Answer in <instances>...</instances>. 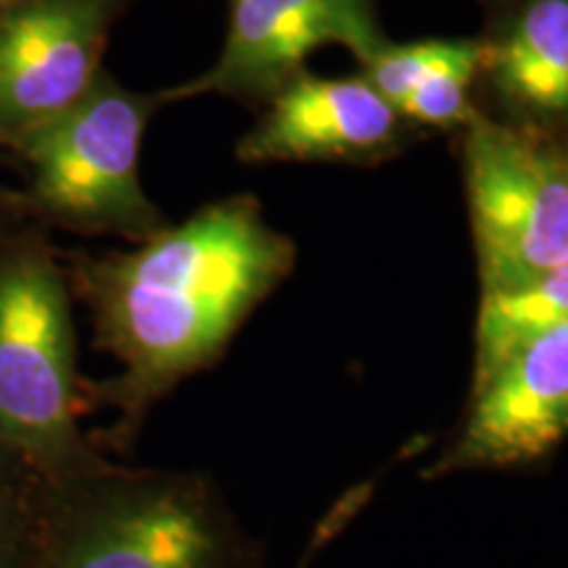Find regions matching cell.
Masks as SVG:
<instances>
[{
    "label": "cell",
    "mask_w": 568,
    "mask_h": 568,
    "mask_svg": "<svg viewBox=\"0 0 568 568\" xmlns=\"http://www.w3.org/2000/svg\"><path fill=\"white\" fill-rule=\"evenodd\" d=\"M297 247L253 195H232L163 226L138 251L77 272L98 339L122 364L105 387L122 429L184 376L213 364L247 316L293 272Z\"/></svg>",
    "instance_id": "obj_1"
},
{
    "label": "cell",
    "mask_w": 568,
    "mask_h": 568,
    "mask_svg": "<svg viewBox=\"0 0 568 568\" xmlns=\"http://www.w3.org/2000/svg\"><path fill=\"white\" fill-rule=\"evenodd\" d=\"M243 545L209 481L98 464L45 487L27 568H234Z\"/></svg>",
    "instance_id": "obj_2"
},
{
    "label": "cell",
    "mask_w": 568,
    "mask_h": 568,
    "mask_svg": "<svg viewBox=\"0 0 568 568\" xmlns=\"http://www.w3.org/2000/svg\"><path fill=\"white\" fill-rule=\"evenodd\" d=\"M69 293L42 251L0 261V458L42 487L101 464L77 429Z\"/></svg>",
    "instance_id": "obj_3"
},
{
    "label": "cell",
    "mask_w": 568,
    "mask_h": 568,
    "mask_svg": "<svg viewBox=\"0 0 568 568\" xmlns=\"http://www.w3.org/2000/svg\"><path fill=\"white\" fill-rule=\"evenodd\" d=\"M155 95L98 77L77 103L13 134L32 163L34 197L61 222L148 240L163 219L140 182V148Z\"/></svg>",
    "instance_id": "obj_4"
},
{
    "label": "cell",
    "mask_w": 568,
    "mask_h": 568,
    "mask_svg": "<svg viewBox=\"0 0 568 568\" xmlns=\"http://www.w3.org/2000/svg\"><path fill=\"white\" fill-rule=\"evenodd\" d=\"M481 293L568 261V142L477 113L460 130Z\"/></svg>",
    "instance_id": "obj_5"
},
{
    "label": "cell",
    "mask_w": 568,
    "mask_h": 568,
    "mask_svg": "<svg viewBox=\"0 0 568 568\" xmlns=\"http://www.w3.org/2000/svg\"><path fill=\"white\" fill-rule=\"evenodd\" d=\"M387 34L376 0H230V27L216 63L195 80L155 95L159 103H180L201 95L266 103L316 48L339 45L364 67Z\"/></svg>",
    "instance_id": "obj_6"
},
{
    "label": "cell",
    "mask_w": 568,
    "mask_h": 568,
    "mask_svg": "<svg viewBox=\"0 0 568 568\" xmlns=\"http://www.w3.org/2000/svg\"><path fill=\"white\" fill-rule=\"evenodd\" d=\"M414 130L364 74L318 77L303 69L264 103L234 155L264 163H382L408 145Z\"/></svg>",
    "instance_id": "obj_7"
},
{
    "label": "cell",
    "mask_w": 568,
    "mask_h": 568,
    "mask_svg": "<svg viewBox=\"0 0 568 568\" xmlns=\"http://www.w3.org/2000/svg\"><path fill=\"white\" fill-rule=\"evenodd\" d=\"M568 437V324L545 332L471 387L466 422L429 477L524 466Z\"/></svg>",
    "instance_id": "obj_8"
},
{
    "label": "cell",
    "mask_w": 568,
    "mask_h": 568,
    "mask_svg": "<svg viewBox=\"0 0 568 568\" xmlns=\"http://www.w3.org/2000/svg\"><path fill=\"white\" fill-rule=\"evenodd\" d=\"M124 0H19L0 19V130L17 134L77 103L103 74Z\"/></svg>",
    "instance_id": "obj_9"
},
{
    "label": "cell",
    "mask_w": 568,
    "mask_h": 568,
    "mask_svg": "<svg viewBox=\"0 0 568 568\" xmlns=\"http://www.w3.org/2000/svg\"><path fill=\"white\" fill-rule=\"evenodd\" d=\"M477 103L497 122L566 142L568 0H489Z\"/></svg>",
    "instance_id": "obj_10"
},
{
    "label": "cell",
    "mask_w": 568,
    "mask_h": 568,
    "mask_svg": "<svg viewBox=\"0 0 568 568\" xmlns=\"http://www.w3.org/2000/svg\"><path fill=\"white\" fill-rule=\"evenodd\" d=\"M564 324H568V261L516 287L481 293L474 385L518 347Z\"/></svg>",
    "instance_id": "obj_11"
},
{
    "label": "cell",
    "mask_w": 568,
    "mask_h": 568,
    "mask_svg": "<svg viewBox=\"0 0 568 568\" xmlns=\"http://www.w3.org/2000/svg\"><path fill=\"white\" fill-rule=\"evenodd\" d=\"M477 69L479 38H471L456 59L426 77L397 111L410 126L460 132L479 113Z\"/></svg>",
    "instance_id": "obj_12"
},
{
    "label": "cell",
    "mask_w": 568,
    "mask_h": 568,
    "mask_svg": "<svg viewBox=\"0 0 568 568\" xmlns=\"http://www.w3.org/2000/svg\"><path fill=\"white\" fill-rule=\"evenodd\" d=\"M471 38H432L416 42H393L387 40L372 61L361 67L364 80L379 92L385 101L400 109L403 101L432 77L439 67L453 61L464 51Z\"/></svg>",
    "instance_id": "obj_13"
},
{
    "label": "cell",
    "mask_w": 568,
    "mask_h": 568,
    "mask_svg": "<svg viewBox=\"0 0 568 568\" xmlns=\"http://www.w3.org/2000/svg\"><path fill=\"white\" fill-rule=\"evenodd\" d=\"M45 487L0 458V568H27L38 545Z\"/></svg>",
    "instance_id": "obj_14"
},
{
    "label": "cell",
    "mask_w": 568,
    "mask_h": 568,
    "mask_svg": "<svg viewBox=\"0 0 568 568\" xmlns=\"http://www.w3.org/2000/svg\"><path fill=\"white\" fill-rule=\"evenodd\" d=\"M17 3H19V0H0V19H3L6 13H9Z\"/></svg>",
    "instance_id": "obj_15"
}]
</instances>
